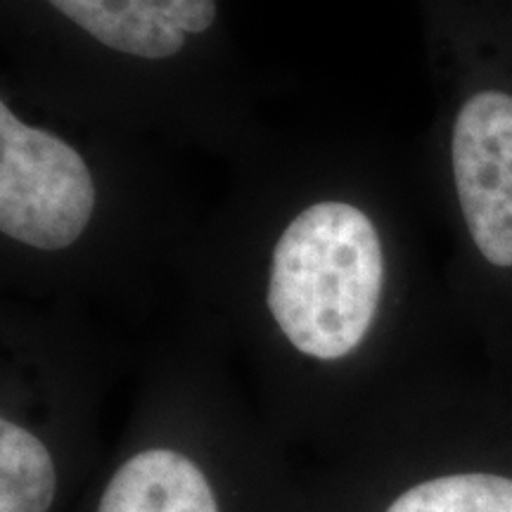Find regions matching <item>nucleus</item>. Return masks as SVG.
I'll use <instances>...</instances> for the list:
<instances>
[{
  "label": "nucleus",
  "instance_id": "39448f33",
  "mask_svg": "<svg viewBox=\"0 0 512 512\" xmlns=\"http://www.w3.org/2000/svg\"><path fill=\"white\" fill-rule=\"evenodd\" d=\"M76 27L119 53L166 60L216 19V0H50Z\"/></svg>",
  "mask_w": 512,
  "mask_h": 512
},
{
  "label": "nucleus",
  "instance_id": "f257e3e1",
  "mask_svg": "<svg viewBox=\"0 0 512 512\" xmlns=\"http://www.w3.org/2000/svg\"><path fill=\"white\" fill-rule=\"evenodd\" d=\"M382 292L380 235L347 202L304 209L275 245L268 311L290 347L311 361L356 354L373 330Z\"/></svg>",
  "mask_w": 512,
  "mask_h": 512
},
{
  "label": "nucleus",
  "instance_id": "20e7f679",
  "mask_svg": "<svg viewBox=\"0 0 512 512\" xmlns=\"http://www.w3.org/2000/svg\"><path fill=\"white\" fill-rule=\"evenodd\" d=\"M453 181L465 226L489 264L512 268V95L479 91L451 136Z\"/></svg>",
  "mask_w": 512,
  "mask_h": 512
},
{
  "label": "nucleus",
  "instance_id": "7ed1b4c3",
  "mask_svg": "<svg viewBox=\"0 0 512 512\" xmlns=\"http://www.w3.org/2000/svg\"><path fill=\"white\" fill-rule=\"evenodd\" d=\"M95 209V183L72 145L0 105V228L43 252L74 245Z\"/></svg>",
  "mask_w": 512,
  "mask_h": 512
},
{
  "label": "nucleus",
  "instance_id": "423d86ee",
  "mask_svg": "<svg viewBox=\"0 0 512 512\" xmlns=\"http://www.w3.org/2000/svg\"><path fill=\"white\" fill-rule=\"evenodd\" d=\"M332 512H512V477L489 470L441 472L387 494L356 484Z\"/></svg>",
  "mask_w": 512,
  "mask_h": 512
},
{
  "label": "nucleus",
  "instance_id": "f03ea898",
  "mask_svg": "<svg viewBox=\"0 0 512 512\" xmlns=\"http://www.w3.org/2000/svg\"><path fill=\"white\" fill-rule=\"evenodd\" d=\"M74 512H292L273 467H238L181 441H143L100 467Z\"/></svg>",
  "mask_w": 512,
  "mask_h": 512
}]
</instances>
